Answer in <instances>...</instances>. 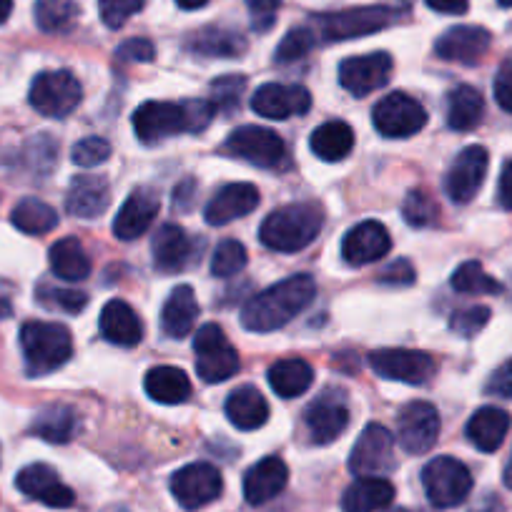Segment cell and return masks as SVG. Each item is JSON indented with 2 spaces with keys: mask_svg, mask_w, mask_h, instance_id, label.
Instances as JSON below:
<instances>
[{
  "mask_svg": "<svg viewBox=\"0 0 512 512\" xmlns=\"http://www.w3.org/2000/svg\"><path fill=\"white\" fill-rule=\"evenodd\" d=\"M317 43V36H314L312 28H294L279 43L277 53H274V61L277 63H297L307 56L309 51Z\"/></svg>",
  "mask_w": 512,
  "mask_h": 512,
  "instance_id": "f6af8a7d",
  "label": "cell"
},
{
  "mask_svg": "<svg viewBox=\"0 0 512 512\" xmlns=\"http://www.w3.org/2000/svg\"><path fill=\"white\" fill-rule=\"evenodd\" d=\"M224 151L234 159L259 169H282L287 164V146L282 136L262 126H239L226 139Z\"/></svg>",
  "mask_w": 512,
  "mask_h": 512,
  "instance_id": "9c48e42d",
  "label": "cell"
},
{
  "mask_svg": "<svg viewBox=\"0 0 512 512\" xmlns=\"http://www.w3.org/2000/svg\"><path fill=\"white\" fill-rule=\"evenodd\" d=\"M309 146H312L314 156L334 164V161L347 159L349 151L354 149V131L344 121H327L319 128H314Z\"/></svg>",
  "mask_w": 512,
  "mask_h": 512,
  "instance_id": "8d00e7d4",
  "label": "cell"
},
{
  "mask_svg": "<svg viewBox=\"0 0 512 512\" xmlns=\"http://www.w3.org/2000/svg\"><path fill=\"white\" fill-rule=\"evenodd\" d=\"M289 482L287 462L282 457H264L256 465H251L244 475V497L249 505H264L282 495Z\"/></svg>",
  "mask_w": 512,
  "mask_h": 512,
  "instance_id": "603a6c76",
  "label": "cell"
},
{
  "mask_svg": "<svg viewBox=\"0 0 512 512\" xmlns=\"http://www.w3.org/2000/svg\"><path fill=\"white\" fill-rule=\"evenodd\" d=\"M324 226L322 209L317 204H287L274 209L267 219L262 221L259 239L267 249L282 251V254H294L312 244Z\"/></svg>",
  "mask_w": 512,
  "mask_h": 512,
  "instance_id": "3957f363",
  "label": "cell"
},
{
  "mask_svg": "<svg viewBox=\"0 0 512 512\" xmlns=\"http://www.w3.org/2000/svg\"><path fill=\"white\" fill-rule=\"evenodd\" d=\"M487 169H490V154L482 146H467L452 161L445 176V191L455 204H470L477 191L485 184Z\"/></svg>",
  "mask_w": 512,
  "mask_h": 512,
  "instance_id": "2e32d148",
  "label": "cell"
},
{
  "mask_svg": "<svg viewBox=\"0 0 512 512\" xmlns=\"http://www.w3.org/2000/svg\"><path fill=\"white\" fill-rule=\"evenodd\" d=\"M159 206V194L154 189H149V186L134 189L118 209L116 221H113V234L121 241H134L144 236L154 224Z\"/></svg>",
  "mask_w": 512,
  "mask_h": 512,
  "instance_id": "44dd1931",
  "label": "cell"
},
{
  "mask_svg": "<svg viewBox=\"0 0 512 512\" xmlns=\"http://www.w3.org/2000/svg\"><path fill=\"white\" fill-rule=\"evenodd\" d=\"M427 8L437 13H445V16H462L470 8V0H425Z\"/></svg>",
  "mask_w": 512,
  "mask_h": 512,
  "instance_id": "9f6ffc18",
  "label": "cell"
},
{
  "mask_svg": "<svg viewBox=\"0 0 512 512\" xmlns=\"http://www.w3.org/2000/svg\"><path fill=\"white\" fill-rule=\"evenodd\" d=\"M314 297H317L314 279L309 274H297L254 294L241 309V324L249 332H274L299 317L314 302Z\"/></svg>",
  "mask_w": 512,
  "mask_h": 512,
  "instance_id": "6da1fadb",
  "label": "cell"
},
{
  "mask_svg": "<svg viewBox=\"0 0 512 512\" xmlns=\"http://www.w3.org/2000/svg\"><path fill=\"white\" fill-rule=\"evenodd\" d=\"M390 512H415V510H402V507H397V510H390Z\"/></svg>",
  "mask_w": 512,
  "mask_h": 512,
  "instance_id": "e7e4bbea",
  "label": "cell"
},
{
  "mask_svg": "<svg viewBox=\"0 0 512 512\" xmlns=\"http://www.w3.org/2000/svg\"><path fill=\"white\" fill-rule=\"evenodd\" d=\"M31 432L51 445H66L78 432V415L68 405H48L33 417Z\"/></svg>",
  "mask_w": 512,
  "mask_h": 512,
  "instance_id": "e575fe53",
  "label": "cell"
},
{
  "mask_svg": "<svg viewBox=\"0 0 512 512\" xmlns=\"http://www.w3.org/2000/svg\"><path fill=\"white\" fill-rule=\"evenodd\" d=\"M367 359L377 377L415 384V387L430 382L437 372L435 359L427 352H415V349H374Z\"/></svg>",
  "mask_w": 512,
  "mask_h": 512,
  "instance_id": "7c38bea8",
  "label": "cell"
},
{
  "mask_svg": "<svg viewBox=\"0 0 512 512\" xmlns=\"http://www.w3.org/2000/svg\"><path fill=\"white\" fill-rule=\"evenodd\" d=\"M144 390L159 405H181V402L189 400L191 382L184 369L164 364V367H154L146 372Z\"/></svg>",
  "mask_w": 512,
  "mask_h": 512,
  "instance_id": "1f68e13d",
  "label": "cell"
},
{
  "mask_svg": "<svg viewBox=\"0 0 512 512\" xmlns=\"http://www.w3.org/2000/svg\"><path fill=\"white\" fill-rule=\"evenodd\" d=\"M395 500V487L384 477H357L342 495L344 512H379Z\"/></svg>",
  "mask_w": 512,
  "mask_h": 512,
  "instance_id": "83f0119b",
  "label": "cell"
},
{
  "mask_svg": "<svg viewBox=\"0 0 512 512\" xmlns=\"http://www.w3.org/2000/svg\"><path fill=\"white\" fill-rule=\"evenodd\" d=\"M214 113L216 108L209 98L184 103L146 101L134 111V131L141 144L156 146L176 134H201Z\"/></svg>",
  "mask_w": 512,
  "mask_h": 512,
  "instance_id": "7a4b0ae2",
  "label": "cell"
},
{
  "mask_svg": "<svg viewBox=\"0 0 512 512\" xmlns=\"http://www.w3.org/2000/svg\"><path fill=\"white\" fill-rule=\"evenodd\" d=\"M259 206V191L251 184H226L206 204V224L226 226L241 216L251 214Z\"/></svg>",
  "mask_w": 512,
  "mask_h": 512,
  "instance_id": "d4e9b609",
  "label": "cell"
},
{
  "mask_svg": "<svg viewBox=\"0 0 512 512\" xmlns=\"http://www.w3.org/2000/svg\"><path fill=\"white\" fill-rule=\"evenodd\" d=\"M390 249V231L374 219L359 221L342 239V256L349 267H367V264L379 262L382 256L390 254Z\"/></svg>",
  "mask_w": 512,
  "mask_h": 512,
  "instance_id": "ac0fdd59",
  "label": "cell"
},
{
  "mask_svg": "<svg viewBox=\"0 0 512 512\" xmlns=\"http://www.w3.org/2000/svg\"><path fill=\"white\" fill-rule=\"evenodd\" d=\"M485 392L490 397H500V400H512V359L502 362L490 374V379L485 384Z\"/></svg>",
  "mask_w": 512,
  "mask_h": 512,
  "instance_id": "db71d44e",
  "label": "cell"
},
{
  "mask_svg": "<svg viewBox=\"0 0 512 512\" xmlns=\"http://www.w3.org/2000/svg\"><path fill=\"white\" fill-rule=\"evenodd\" d=\"M108 156H111V144H108L106 139H101V136H88V139L78 141V144L73 146L71 159L76 166L91 169V166L108 161Z\"/></svg>",
  "mask_w": 512,
  "mask_h": 512,
  "instance_id": "c3c4849f",
  "label": "cell"
},
{
  "mask_svg": "<svg viewBox=\"0 0 512 512\" xmlns=\"http://www.w3.org/2000/svg\"><path fill=\"white\" fill-rule=\"evenodd\" d=\"M83 88L71 71H43L33 78L28 101L41 116L66 118L78 108Z\"/></svg>",
  "mask_w": 512,
  "mask_h": 512,
  "instance_id": "ba28073f",
  "label": "cell"
},
{
  "mask_svg": "<svg viewBox=\"0 0 512 512\" xmlns=\"http://www.w3.org/2000/svg\"><path fill=\"white\" fill-rule=\"evenodd\" d=\"M156 56L154 43L146 41V38H131V41H123L118 46L116 58L126 63H151Z\"/></svg>",
  "mask_w": 512,
  "mask_h": 512,
  "instance_id": "816d5d0a",
  "label": "cell"
},
{
  "mask_svg": "<svg viewBox=\"0 0 512 512\" xmlns=\"http://www.w3.org/2000/svg\"><path fill=\"white\" fill-rule=\"evenodd\" d=\"M221 490H224V477L209 462H191L171 477V495L184 510H199L209 505L221 495Z\"/></svg>",
  "mask_w": 512,
  "mask_h": 512,
  "instance_id": "4fadbf2b",
  "label": "cell"
},
{
  "mask_svg": "<svg viewBox=\"0 0 512 512\" xmlns=\"http://www.w3.org/2000/svg\"><path fill=\"white\" fill-rule=\"evenodd\" d=\"M402 216H405V221L410 226L422 229V226L435 224L437 216H440V206L432 199L430 191L412 189L410 194L405 196V204H402Z\"/></svg>",
  "mask_w": 512,
  "mask_h": 512,
  "instance_id": "7bdbcfd3",
  "label": "cell"
},
{
  "mask_svg": "<svg viewBox=\"0 0 512 512\" xmlns=\"http://www.w3.org/2000/svg\"><path fill=\"white\" fill-rule=\"evenodd\" d=\"M502 480H505V487H510L512 490V452H510V460H507L505 465V475H502Z\"/></svg>",
  "mask_w": 512,
  "mask_h": 512,
  "instance_id": "94428289",
  "label": "cell"
},
{
  "mask_svg": "<svg viewBox=\"0 0 512 512\" xmlns=\"http://www.w3.org/2000/svg\"><path fill=\"white\" fill-rule=\"evenodd\" d=\"M48 262H51V272L63 282H83L91 274V259L76 236L56 241L48 251Z\"/></svg>",
  "mask_w": 512,
  "mask_h": 512,
  "instance_id": "836d02e7",
  "label": "cell"
},
{
  "mask_svg": "<svg viewBox=\"0 0 512 512\" xmlns=\"http://www.w3.org/2000/svg\"><path fill=\"white\" fill-rule=\"evenodd\" d=\"M246 262H249V256H246L244 244L236 239H224L211 256V274L219 279H231L244 272Z\"/></svg>",
  "mask_w": 512,
  "mask_h": 512,
  "instance_id": "b9f144b4",
  "label": "cell"
},
{
  "mask_svg": "<svg viewBox=\"0 0 512 512\" xmlns=\"http://www.w3.org/2000/svg\"><path fill=\"white\" fill-rule=\"evenodd\" d=\"M472 512H497L495 507H477V510H472Z\"/></svg>",
  "mask_w": 512,
  "mask_h": 512,
  "instance_id": "6125c7cd",
  "label": "cell"
},
{
  "mask_svg": "<svg viewBox=\"0 0 512 512\" xmlns=\"http://www.w3.org/2000/svg\"><path fill=\"white\" fill-rule=\"evenodd\" d=\"M452 289L460 294H500L502 284L482 269L480 262H465L452 274Z\"/></svg>",
  "mask_w": 512,
  "mask_h": 512,
  "instance_id": "60d3db41",
  "label": "cell"
},
{
  "mask_svg": "<svg viewBox=\"0 0 512 512\" xmlns=\"http://www.w3.org/2000/svg\"><path fill=\"white\" fill-rule=\"evenodd\" d=\"M502 8H512V0H497Z\"/></svg>",
  "mask_w": 512,
  "mask_h": 512,
  "instance_id": "be15d7a7",
  "label": "cell"
},
{
  "mask_svg": "<svg viewBox=\"0 0 512 512\" xmlns=\"http://www.w3.org/2000/svg\"><path fill=\"white\" fill-rule=\"evenodd\" d=\"M13 13V0H0V23H6Z\"/></svg>",
  "mask_w": 512,
  "mask_h": 512,
  "instance_id": "91938a15",
  "label": "cell"
},
{
  "mask_svg": "<svg viewBox=\"0 0 512 512\" xmlns=\"http://www.w3.org/2000/svg\"><path fill=\"white\" fill-rule=\"evenodd\" d=\"M191 51L209 58H239L246 51V41L229 28L209 26L191 38Z\"/></svg>",
  "mask_w": 512,
  "mask_h": 512,
  "instance_id": "74e56055",
  "label": "cell"
},
{
  "mask_svg": "<svg viewBox=\"0 0 512 512\" xmlns=\"http://www.w3.org/2000/svg\"><path fill=\"white\" fill-rule=\"evenodd\" d=\"M422 487H425L427 500L440 510L462 505L472 492V475L465 462L455 460L450 455L435 457L422 470Z\"/></svg>",
  "mask_w": 512,
  "mask_h": 512,
  "instance_id": "5b68a950",
  "label": "cell"
},
{
  "mask_svg": "<svg viewBox=\"0 0 512 512\" xmlns=\"http://www.w3.org/2000/svg\"><path fill=\"white\" fill-rule=\"evenodd\" d=\"M16 487L23 495L33 497L48 507H56V510H66L76 502V495H73L71 487L63 485L58 472L53 467L41 465V462L23 467L16 477Z\"/></svg>",
  "mask_w": 512,
  "mask_h": 512,
  "instance_id": "7402d4cb",
  "label": "cell"
},
{
  "mask_svg": "<svg viewBox=\"0 0 512 512\" xmlns=\"http://www.w3.org/2000/svg\"><path fill=\"white\" fill-rule=\"evenodd\" d=\"M33 16L43 33H66L76 23L78 6L76 0H36Z\"/></svg>",
  "mask_w": 512,
  "mask_h": 512,
  "instance_id": "ab89813d",
  "label": "cell"
},
{
  "mask_svg": "<svg viewBox=\"0 0 512 512\" xmlns=\"http://www.w3.org/2000/svg\"><path fill=\"white\" fill-rule=\"evenodd\" d=\"M440 437V415L430 402H410L397 417V442L410 455H425Z\"/></svg>",
  "mask_w": 512,
  "mask_h": 512,
  "instance_id": "5bb4252c",
  "label": "cell"
},
{
  "mask_svg": "<svg viewBox=\"0 0 512 512\" xmlns=\"http://www.w3.org/2000/svg\"><path fill=\"white\" fill-rule=\"evenodd\" d=\"M194 352H196V374L204 379L206 384L226 382L239 372V352L224 329L219 324H204L194 337Z\"/></svg>",
  "mask_w": 512,
  "mask_h": 512,
  "instance_id": "52a82bcc",
  "label": "cell"
},
{
  "mask_svg": "<svg viewBox=\"0 0 512 512\" xmlns=\"http://www.w3.org/2000/svg\"><path fill=\"white\" fill-rule=\"evenodd\" d=\"M372 123L384 139H410L427 123V111L407 93H390L374 106Z\"/></svg>",
  "mask_w": 512,
  "mask_h": 512,
  "instance_id": "8fae6325",
  "label": "cell"
},
{
  "mask_svg": "<svg viewBox=\"0 0 512 512\" xmlns=\"http://www.w3.org/2000/svg\"><path fill=\"white\" fill-rule=\"evenodd\" d=\"M304 427L314 445H332L349 427V405L344 392L327 390L304 410Z\"/></svg>",
  "mask_w": 512,
  "mask_h": 512,
  "instance_id": "9a60e30c",
  "label": "cell"
},
{
  "mask_svg": "<svg viewBox=\"0 0 512 512\" xmlns=\"http://www.w3.org/2000/svg\"><path fill=\"white\" fill-rule=\"evenodd\" d=\"M146 0H98V11H101V21L106 23L111 31L126 26V21L131 16L144 8Z\"/></svg>",
  "mask_w": 512,
  "mask_h": 512,
  "instance_id": "bcb514c9",
  "label": "cell"
},
{
  "mask_svg": "<svg viewBox=\"0 0 512 512\" xmlns=\"http://www.w3.org/2000/svg\"><path fill=\"white\" fill-rule=\"evenodd\" d=\"M269 384H272V390L277 392L279 397L284 400H292V397L304 395V392L312 387L314 382V369L312 364L304 362L299 357H287V359H279L269 367L267 372Z\"/></svg>",
  "mask_w": 512,
  "mask_h": 512,
  "instance_id": "d6a6232c",
  "label": "cell"
},
{
  "mask_svg": "<svg viewBox=\"0 0 512 512\" xmlns=\"http://www.w3.org/2000/svg\"><path fill=\"white\" fill-rule=\"evenodd\" d=\"M244 91H246V78L229 73V76H221L211 83L209 101L214 103L216 111H234V108H239V101L241 96H244Z\"/></svg>",
  "mask_w": 512,
  "mask_h": 512,
  "instance_id": "ee69618b",
  "label": "cell"
},
{
  "mask_svg": "<svg viewBox=\"0 0 512 512\" xmlns=\"http://www.w3.org/2000/svg\"><path fill=\"white\" fill-rule=\"evenodd\" d=\"M196 317H199V302L194 297V289L189 284H181L169 294L161 309V329L166 337L184 339L194 329Z\"/></svg>",
  "mask_w": 512,
  "mask_h": 512,
  "instance_id": "f1b7e54d",
  "label": "cell"
},
{
  "mask_svg": "<svg viewBox=\"0 0 512 512\" xmlns=\"http://www.w3.org/2000/svg\"><path fill=\"white\" fill-rule=\"evenodd\" d=\"M251 108L256 116L284 121L289 116H302L312 108V93L304 86H284V83H264L251 96Z\"/></svg>",
  "mask_w": 512,
  "mask_h": 512,
  "instance_id": "d6986e66",
  "label": "cell"
},
{
  "mask_svg": "<svg viewBox=\"0 0 512 512\" xmlns=\"http://www.w3.org/2000/svg\"><path fill=\"white\" fill-rule=\"evenodd\" d=\"M510 415L500 407H480L467 422V440L480 452H497L510 432Z\"/></svg>",
  "mask_w": 512,
  "mask_h": 512,
  "instance_id": "4316f807",
  "label": "cell"
},
{
  "mask_svg": "<svg viewBox=\"0 0 512 512\" xmlns=\"http://www.w3.org/2000/svg\"><path fill=\"white\" fill-rule=\"evenodd\" d=\"M246 8H249L251 28H254L256 33H267L272 31L274 23H277L282 0H246Z\"/></svg>",
  "mask_w": 512,
  "mask_h": 512,
  "instance_id": "f907efd6",
  "label": "cell"
},
{
  "mask_svg": "<svg viewBox=\"0 0 512 512\" xmlns=\"http://www.w3.org/2000/svg\"><path fill=\"white\" fill-rule=\"evenodd\" d=\"M497 196H500V204L507 211H512V161H507L505 169H502L500 186H497Z\"/></svg>",
  "mask_w": 512,
  "mask_h": 512,
  "instance_id": "6f0895ef",
  "label": "cell"
},
{
  "mask_svg": "<svg viewBox=\"0 0 512 512\" xmlns=\"http://www.w3.org/2000/svg\"><path fill=\"white\" fill-rule=\"evenodd\" d=\"M13 226L23 234H33V236H41L48 234L58 226V214L53 206H48L46 201L41 199H23L18 201L16 209L11 214Z\"/></svg>",
  "mask_w": 512,
  "mask_h": 512,
  "instance_id": "f35d334b",
  "label": "cell"
},
{
  "mask_svg": "<svg viewBox=\"0 0 512 512\" xmlns=\"http://www.w3.org/2000/svg\"><path fill=\"white\" fill-rule=\"evenodd\" d=\"M154 264L159 272H181L191 259V241L186 231L176 224H164L151 241Z\"/></svg>",
  "mask_w": 512,
  "mask_h": 512,
  "instance_id": "4dcf8cb0",
  "label": "cell"
},
{
  "mask_svg": "<svg viewBox=\"0 0 512 512\" xmlns=\"http://www.w3.org/2000/svg\"><path fill=\"white\" fill-rule=\"evenodd\" d=\"M349 472L354 477H382L395 470V435L384 425H367L349 452Z\"/></svg>",
  "mask_w": 512,
  "mask_h": 512,
  "instance_id": "30bf717a",
  "label": "cell"
},
{
  "mask_svg": "<svg viewBox=\"0 0 512 512\" xmlns=\"http://www.w3.org/2000/svg\"><path fill=\"white\" fill-rule=\"evenodd\" d=\"M495 101L502 111L512 113V53L495 73Z\"/></svg>",
  "mask_w": 512,
  "mask_h": 512,
  "instance_id": "f5cc1de1",
  "label": "cell"
},
{
  "mask_svg": "<svg viewBox=\"0 0 512 512\" xmlns=\"http://www.w3.org/2000/svg\"><path fill=\"white\" fill-rule=\"evenodd\" d=\"M21 349L31 377L61 369L73 357V339L63 324L26 322L21 327Z\"/></svg>",
  "mask_w": 512,
  "mask_h": 512,
  "instance_id": "277c9868",
  "label": "cell"
},
{
  "mask_svg": "<svg viewBox=\"0 0 512 512\" xmlns=\"http://www.w3.org/2000/svg\"><path fill=\"white\" fill-rule=\"evenodd\" d=\"M379 284H387V287H407V284L415 282V269L407 259H397L390 267L379 272Z\"/></svg>",
  "mask_w": 512,
  "mask_h": 512,
  "instance_id": "11a10c76",
  "label": "cell"
},
{
  "mask_svg": "<svg viewBox=\"0 0 512 512\" xmlns=\"http://www.w3.org/2000/svg\"><path fill=\"white\" fill-rule=\"evenodd\" d=\"M392 66H395V63H392V56L382 51L347 58V61H342V66H339V83H342L344 91H349L352 96L364 98L390 81Z\"/></svg>",
  "mask_w": 512,
  "mask_h": 512,
  "instance_id": "e0dca14e",
  "label": "cell"
},
{
  "mask_svg": "<svg viewBox=\"0 0 512 512\" xmlns=\"http://www.w3.org/2000/svg\"><path fill=\"white\" fill-rule=\"evenodd\" d=\"M38 299H41L46 307H56L61 312L78 314L86 309L88 297L83 292H76V289H53V287H41L38 289Z\"/></svg>",
  "mask_w": 512,
  "mask_h": 512,
  "instance_id": "7dc6e473",
  "label": "cell"
},
{
  "mask_svg": "<svg viewBox=\"0 0 512 512\" xmlns=\"http://www.w3.org/2000/svg\"><path fill=\"white\" fill-rule=\"evenodd\" d=\"M492 36L480 26H455L442 33L435 43L437 58L460 66H477L490 51Z\"/></svg>",
  "mask_w": 512,
  "mask_h": 512,
  "instance_id": "ffe728a7",
  "label": "cell"
},
{
  "mask_svg": "<svg viewBox=\"0 0 512 512\" xmlns=\"http://www.w3.org/2000/svg\"><path fill=\"white\" fill-rule=\"evenodd\" d=\"M485 116V98L477 88L457 86L447 96V126L452 131H472Z\"/></svg>",
  "mask_w": 512,
  "mask_h": 512,
  "instance_id": "d590c367",
  "label": "cell"
},
{
  "mask_svg": "<svg viewBox=\"0 0 512 512\" xmlns=\"http://www.w3.org/2000/svg\"><path fill=\"white\" fill-rule=\"evenodd\" d=\"M98 329H101V337L116 347H136L144 337V324H141L139 314L123 299H111L103 307Z\"/></svg>",
  "mask_w": 512,
  "mask_h": 512,
  "instance_id": "484cf974",
  "label": "cell"
},
{
  "mask_svg": "<svg viewBox=\"0 0 512 512\" xmlns=\"http://www.w3.org/2000/svg\"><path fill=\"white\" fill-rule=\"evenodd\" d=\"M490 322V309L487 307H470V309H462V312H455L450 319V329L460 337L470 339L475 334H480L482 329L487 327Z\"/></svg>",
  "mask_w": 512,
  "mask_h": 512,
  "instance_id": "681fc988",
  "label": "cell"
},
{
  "mask_svg": "<svg viewBox=\"0 0 512 512\" xmlns=\"http://www.w3.org/2000/svg\"><path fill=\"white\" fill-rule=\"evenodd\" d=\"M226 417L236 430H259L267 425L269 420V405L264 395L251 384H244L239 390H234L226 400Z\"/></svg>",
  "mask_w": 512,
  "mask_h": 512,
  "instance_id": "f546056e",
  "label": "cell"
},
{
  "mask_svg": "<svg viewBox=\"0 0 512 512\" xmlns=\"http://www.w3.org/2000/svg\"><path fill=\"white\" fill-rule=\"evenodd\" d=\"M111 206V186L103 176H76L68 186L66 211L78 219H98Z\"/></svg>",
  "mask_w": 512,
  "mask_h": 512,
  "instance_id": "cb8c5ba5",
  "label": "cell"
},
{
  "mask_svg": "<svg viewBox=\"0 0 512 512\" xmlns=\"http://www.w3.org/2000/svg\"><path fill=\"white\" fill-rule=\"evenodd\" d=\"M400 18L395 8L387 6H367L352 8V11L327 13V16L314 18L317 31L324 41H352V38L372 36V33L390 28Z\"/></svg>",
  "mask_w": 512,
  "mask_h": 512,
  "instance_id": "8992f818",
  "label": "cell"
},
{
  "mask_svg": "<svg viewBox=\"0 0 512 512\" xmlns=\"http://www.w3.org/2000/svg\"><path fill=\"white\" fill-rule=\"evenodd\" d=\"M184 11H196V8H204L209 0H176Z\"/></svg>",
  "mask_w": 512,
  "mask_h": 512,
  "instance_id": "680465c9",
  "label": "cell"
}]
</instances>
